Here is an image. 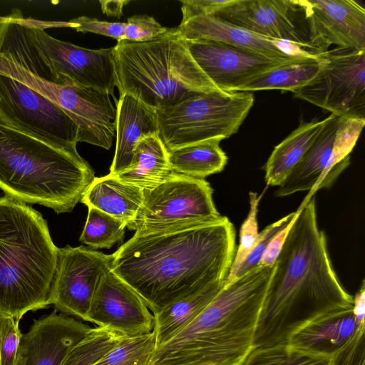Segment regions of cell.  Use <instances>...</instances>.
<instances>
[{
    "label": "cell",
    "mask_w": 365,
    "mask_h": 365,
    "mask_svg": "<svg viewBox=\"0 0 365 365\" xmlns=\"http://www.w3.org/2000/svg\"><path fill=\"white\" fill-rule=\"evenodd\" d=\"M235 255V229L227 217L134 234L111 255V270L153 314L226 279Z\"/></svg>",
    "instance_id": "1"
},
{
    "label": "cell",
    "mask_w": 365,
    "mask_h": 365,
    "mask_svg": "<svg viewBox=\"0 0 365 365\" xmlns=\"http://www.w3.org/2000/svg\"><path fill=\"white\" fill-rule=\"evenodd\" d=\"M272 273L256 326L254 348L287 344L311 320L353 307L317 223L315 199L302 202Z\"/></svg>",
    "instance_id": "2"
},
{
    "label": "cell",
    "mask_w": 365,
    "mask_h": 365,
    "mask_svg": "<svg viewBox=\"0 0 365 365\" xmlns=\"http://www.w3.org/2000/svg\"><path fill=\"white\" fill-rule=\"evenodd\" d=\"M273 266H259L225 285L183 329L158 346L149 365H242L254 349Z\"/></svg>",
    "instance_id": "3"
},
{
    "label": "cell",
    "mask_w": 365,
    "mask_h": 365,
    "mask_svg": "<svg viewBox=\"0 0 365 365\" xmlns=\"http://www.w3.org/2000/svg\"><path fill=\"white\" fill-rule=\"evenodd\" d=\"M58 247L28 204L0 197V311L20 320L49 305Z\"/></svg>",
    "instance_id": "4"
},
{
    "label": "cell",
    "mask_w": 365,
    "mask_h": 365,
    "mask_svg": "<svg viewBox=\"0 0 365 365\" xmlns=\"http://www.w3.org/2000/svg\"><path fill=\"white\" fill-rule=\"evenodd\" d=\"M78 154L0 123V189L26 204L71 212L94 179Z\"/></svg>",
    "instance_id": "5"
},
{
    "label": "cell",
    "mask_w": 365,
    "mask_h": 365,
    "mask_svg": "<svg viewBox=\"0 0 365 365\" xmlns=\"http://www.w3.org/2000/svg\"><path fill=\"white\" fill-rule=\"evenodd\" d=\"M116 86L155 110L219 90L192 58L178 28L144 42L113 47Z\"/></svg>",
    "instance_id": "6"
},
{
    "label": "cell",
    "mask_w": 365,
    "mask_h": 365,
    "mask_svg": "<svg viewBox=\"0 0 365 365\" xmlns=\"http://www.w3.org/2000/svg\"><path fill=\"white\" fill-rule=\"evenodd\" d=\"M251 92L201 93L155 110L158 136L167 151L236 133L254 104Z\"/></svg>",
    "instance_id": "7"
},
{
    "label": "cell",
    "mask_w": 365,
    "mask_h": 365,
    "mask_svg": "<svg viewBox=\"0 0 365 365\" xmlns=\"http://www.w3.org/2000/svg\"><path fill=\"white\" fill-rule=\"evenodd\" d=\"M21 22L41 75L58 84L93 88L113 96V47H80L50 36L38 21L21 16Z\"/></svg>",
    "instance_id": "8"
},
{
    "label": "cell",
    "mask_w": 365,
    "mask_h": 365,
    "mask_svg": "<svg viewBox=\"0 0 365 365\" xmlns=\"http://www.w3.org/2000/svg\"><path fill=\"white\" fill-rule=\"evenodd\" d=\"M212 192L204 179L173 173L158 185L143 190L140 207L126 227L145 234L217 221L222 216Z\"/></svg>",
    "instance_id": "9"
},
{
    "label": "cell",
    "mask_w": 365,
    "mask_h": 365,
    "mask_svg": "<svg viewBox=\"0 0 365 365\" xmlns=\"http://www.w3.org/2000/svg\"><path fill=\"white\" fill-rule=\"evenodd\" d=\"M320 57L317 74L294 96L335 115L365 119V49L336 47Z\"/></svg>",
    "instance_id": "10"
},
{
    "label": "cell",
    "mask_w": 365,
    "mask_h": 365,
    "mask_svg": "<svg viewBox=\"0 0 365 365\" xmlns=\"http://www.w3.org/2000/svg\"><path fill=\"white\" fill-rule=\"evenodd\" d=\"M0 123L57 148L77 151L79 130L56 104L0 74Z\"/></svg>",
    "instance_id": "11"
},
{
    "label": "cell",
    "mask_w": 365,
    "mask_h": 365,
    "mask_svg": "<svg viewBox=\"0 0 365 365\" xmlns=\"http://www.w3.org/2000/svg\"><path fill=\"white\" fill-rule=\"evenodd\" d=\"M14 78L58 106L78 126V143L110 149L115 132V108L107 93L58 84L19 66Z\"/></svg>",
    "instance_id": "12"
},
{
    "label": "cell",
    "mask_w": 365,
    "mask_h": 365,
    "mask_svg": "<svg viewBox=\"0 0 365 365\" xmlns=\"http://www.w3.org/2000/svg\"><path fill=\"white\" fill-rule=\"evenodd\" d=\"M364 125V118L329 115L309 148L280 183L275 195L284 197L308 190L304 200L309 201L329 173L350 159Z\"/></svg>",
    "instance_id": "13"
},
{
    "label": "cell",
    "mask_w": 365,
    "mask_h": 365,
    "mask_svg": "<svg viewBox=\"0 0 365 365\" xmlns=\"http://www.w3.org/2000/svg\"><path fill=\"white\" fill-rule=\"evenodd\" d=\"M110 263V255L83 245L58 248L49 304L64 314L87 321L99 278Z\"/></svg>",
    "instance_id": "14"
},
{
    "label": "cell",
    "mask_w": 365,
    "mask_h": 365,
    "mask_svg": "<svg viewBox=\"0 0 365 365\" xmlns=\"http://www.w3.org/2000/svg\"><path fill=\"white\" fill-rule=\"evenodd\" d=\"M257 34L288 42L317 55L309 43L299 0H233L212 15Z\"/></svg>",
    "instance_id": "15"
},
{
    "label": "cell",
    "mask_w": 365,
    "mask_h": 365,
    "mask_svg": "<svg viewBox=\"0 0 365 365\" xmlns=\"http://www.w3.org/2000/svg\"><path fill=\"white\" fill-rule=\"evenodd\" d=\"M87 321L125 337L148 334L153 329V315L146 304L110 267L99 278Z\"/></svg>",
    "instance_id": "16"
},
{
    "label": "cell",
    "mask_w": 365,
    "mask_h": 365,
    "mask_svg": "<svg viewBox=\"0 0 365 365\" xmlns=\"http://www.w3.org/2000/svg\"><path fill=\"white\" fill-rule=\"evenodd\" d=\"M186 42L199 68L219 90L227 92H235L250 79L278 66L303 58H270L212 40Z\"/></svg>",
    "instance_id": "17"
},
{
    "label": "cell",
    "mask_w": 365,
    "mask_h": 365,
    "mask_svg": "<svg viewBox=\"0 0 365 365\" xmlns=\"http://www.w3.org/2000/svg\"><path fill=\"white\" fill-rule=\"evenodd\" d=\"M309 43L317 53L337 47L365 49V9L354 0H299Z\"/></svg>",
    "instance_id": "18"
},
{
    "label": "cell",
    "mask_w": 365,
    "mask_h": 365,
    "mask_svg": "<svg viewBox=\"0 0 365 365\" xmlns=\"http://www.w3.org/2000/svg\"><path fill=\"white\" fill-rule=\"evenodd\" d=\"M91 329L55 309L34 320L22 334L15 365H62L72 349Z\"/></svg>",
    "instance_id": "19"
},
{
    "label": "cell",
    "mask_w": 365,
    "mask_h": 365,
    "mask_svg": "<svg viewBox=\"0 0 365 365\" xmlns=\"http://www.w3.org/2000/svg\"><path fill=\"white\" fill-rule=\"evenodd\" d=\"M177 28L187 41L222 42L270 58L291 59L317 56L292 43L257 34L214 16H195L182 21Z\"/></svg>",
    "instance_id": "20"
},
{
    "label": "cell",
    "mask_w": 365,
    "mask_h": 365,
    "mask_svg": "<svg viewBox=\"0 0 365 365\" xmlns=\"http://www.w3.org/2000/svg\"><path fill=\"white\" fill-rule=\"evenodd\" d=\"M360 322L353 307L336 309L304 324L291 336L287 344L329 359L349 341Z\"/></svg>",
    "instance_id": "21"
},
{
    "label": "cell",
    "mask_w": 365,
    "mask_h": 365,
    "mask_svg": "<svg viewBox=\"0 0 365 365\" xmlns=\"http://www.w3.org/2000/svg\"><path fill=\"white\" fill-rule=\"evenodd\" d=\"M116 145L110 173L118 175L130 165L134 148L143 138L158 135L156 110L123 93L116 101Z\"/></svg>",
    "instance_id": "22"
},
{
    "label": "cell",
    "mask_w": 365,
    "mask_h": 365,
    "mask_svg": "<svg viewBox=\"0 0 365 365\" xmlns=\"http://www.w3.org/2000/svg\"><path fill=\"white\" fill-rule=\"evenodd\" d=\"M142 201L143 189L108 174L94 178L81 202L111 215L127 227L135 217Z\"/></svg>",
    "instance_id": "23"
},
{
    "label": "cell",
    "mask_w": 365,
    "mask_h": 365,
    "mask_svg": "<svg viewBox=\"0 0 365 365\" xmlns=\"http://www.w3.org/2000/svg\"><path fill=\"white\" fill-rule=\"evenodd\" d=\"M173 173L158 135H150L138 142L130 166L115 176L123 182L145 190L158 185Z\"/></svg>",
    "instance_id": "24"
},
{
    "label": "cell",
    "mask_w": 365,
    "mask_h": 365,
    "mask_svg": "<svg viewBox=\"0 0 365 365\" xmlns=\"http://www.w3.org/2000/svg\"><path fill=\"white\" fill-rule=\"evenodd\" d=\"M327 120V117L322 120H301L299 125L275 146L264 165L267 185H280L309 148Z\"/></svg>",
    "instance_id": "25"
},
{
    "label": "cell",
    "mask_w": 365,
    "mask_h": 365,
    "mask_svg": "<svg viewBox=\"0 0 365 365\" xmlns=\"http://www.w3.org/2000/svg\"><path fill=\"white\" fill-rule=\"evenodd\" d=\"M226 279L212 283L201 291L182 298L153 314L157 347L187 326L222 290Z\"/></svg>",
    "instance_id": "26"
},
{
    "label": "cell",
    "mask_w": 365,
    "mask_h": 365,
    "mask_svg": "<svg viewBox=\"0 0 365 365\" xmlns=\"http://www.w3.org/2000/svg\"><path fill=\"white\" fill-rule=\"evenodd\" d=\"M221 140L210 139L168 151L172 170L197 179L221 172L227 162Z\"/></svg>",
    "instance_id": "27"
},
{
    "label": "cell",
    "mask_w": 365,
    "mask_h": 365,
    "mask_svg": "<svg viewBox=\"0 0 365 365\" xmlns=\"http://www.w3.org/2000/svg\"><path fill=\"white\" fill-rule=\"evenodd\" d=\"M320 54L278 66L250 79L236 91L278 89L293 93L316 76L321 66Z\"/></svg>",
    "instance_id": "28"
},
{
    "label": "cell",
    "mask_w": 365,
    "mask_h": 365,
    "mask_svg": "<svg viewBox=\"0 0 365 365\" xmlns=\"http://www.w3.org/2000/svg\"><path fill=\"white\" fill-rule=\"evenodd\" d=\"M125 227L122 221L90 207L79 240L91 248L110 249L123 240Z\"/></svg>",
    "instance_id": "29"
},
{
    "label": "cell",
    "mask_w": 365,
    "mask_h": 365,
    "mask_svg": "<svg viewBox=\"0 0 365 365\" xmlns=\"http://www.w3.org/2000/svg\"><path fill=\"white\" fill-rule=\"evenodd\" d=\"M156 348L153 331L124 337L94 365H149Z\"/></svg>",
    "instance_id": "30"
},
{
    "label": "cell",
    "mask_w": 365,
    "mask_h": 365,
    "mask_svg": "<svg viewBox=\"0 0 365 365\" xmlns=\"http://www.w3.org/2000/svg\"><path fill=\"white\" fill-rule=\"evenodd\" d=\"M124 337L105 327L91 328L69 352L62 365H94Z\"/></svg>",
    "instance_id": "31"
},
{
    "label": "cell",
    "mask_w": 365,
    "mask_h": 365,
    "mask_svg": "<svg viewBox=\"0 0 365 365\" xmlns=\"http://www.w3.org/2000/svg\"><path fill=\"white\" fill-rule=\"evenodd\" d=\"M242 365H329V359L281 344L254 348Z\"/></svg>",
    "instance_id": "32"
},
{
    "label": "cell",
    "mask_w": 365,
    "mask_h": 365,
    "mask_svg": "<svg viewBox=\"0 0 365 365\" xmlns=\"http://www.w3.org/2000/svg\"><path fill=\"white\" fill-rule=\"evenodd\" d=\"M250 210L247 217L242 224L240 231V244L226 280L230 279L254 247L258 236L257 212L261 196L257 192H250Z\"/></svg>",
    "instance_id": "33"
},
{
    "label": "cell",
    "mask_w": 365,
    "mask_h": 365,
    "mask_svg": "<svg viewBox=\"0 0 365 365\" xmlns=\"http://www.w3.org/2000/svg\"><path fill=\"white\" fill-rule=\"evenodd\" d=\"M298 212L299 210H297L296 212L288 214L285 217L267 225L259 232L254 247L234 275L230 279L226 280L225 285L231 284L237 279L259 267L262 257L271 239L282 229L294 221Z\"/></svg>",
    "instance_id": "34"
},
{
    "label": "cell",
    "mask_w": 365,
    "mask_h": 365,
    "mask_svg": "<svg viewBox=\"0 0 365 365\" xmlns=\"http://www.w3.org/2000/svg\"><path fill=\"white\" fill-rule=\"evenodd\" d=\"M365 322L358 327L349 341L329 359V365H365Z\"/></svg>",
    "instance_id": "35"
},
{
    "label": "cell",
    "mask_w": 365,
    "mask_h": 365,
    "mask_svg": "<svg viewBox=\"0 0 365 365\" xmlns=\"http://www.w3.org/2000/svg\"><path fill=\"white\" fill-rule=\"evenodd\" d=\"M168 29L160 25L153 16L135 15L128 18L125 22L122 41H148L165 34Z\"/></svg>",
    "instance_id": "36"
},
{
    "label": "cell",
    "mask_w": 365,
    "mask_h": 365,
    "mask_svg": "<svg viewBox=\"0 0 365 365\" xmlns=\"http://www.w3.org/2000/svg\"><path fill=\"white\" fill-rule=\"evenodd\" d=\"M19 320L6 315L0 327V365H15L22 336Z\"/></svg>",
    "instance_id": "37"
},
{
    "label": "cell",
    "mask_w": 365,
    "mask_h": 365,
    "mask_svg": "<svg viewBox=\"0 0 365 365\" xmlns=\"http://www.w3.org/2000/svg\"><path fill=\"white\" fill-rule=\"evenodd\" d=\"M71 29L78 32H91L122 41L125 22H110L98 20L86 16H79L69 21Z\"/></svg>",
    "instance_id": "38"
},
{
    "label": "cell",
    "mask_w": 365,
    "mask_h": 365,
    "mask_svg": "<svg viewBox=\"0 0 365 365\" xmlns=\"http://www.w3.org/2000/svg\"><path fill=\"white\" fill-rule=\"evenodd\" d=\"M181 11L182 21L198 15L212 16L232 3L233 0H183Z\"/></svg>",
    "instance_id": "39"
},
{
    "label": "cell",
    "mask_w": 365,
    "mask_h": 365,
    "mask_svg": "<svg viewBox=\"0 0 365 365\" xmlns=\"http://www.w3.org/2000/svg\"><path fill=\"white\" fill-rule=\"evenodd\" d=\"M294 221L282 229L271 239L262 257L259 266H273L282 250L283 245Z\"/></svg>",
    "instance_id": "40"
},
{
    "label": "cell",
    "mask_w": 365,
    "mask_h": 365,
    "mask_svg": "<svg viewBox=\"0 0 365 365\" xmlns=\"http://www.w3.org/2000/svg\"><path fill=\"white\" fill-rule=\"evenodd\" d=\"M130 2L128 0L121 1H99L101 9L107 16L120 18L123 7Z\"/></svg>",
    "instance_id": "41"
},
{
    "label": "cell",
    "mask_w": 365,
    "mask_h": 365,
    "mask_svg": "<svg viewBox=\"0 0 365 365\" xmlns=\"http://www.w3.org/2000/svg\"><path fill=\"white\" fill-rule=\"evenodd\" d=\"M6 315H7L6 314L3 313L2 312L0 311V327H1V325Z\"/></svg>",
    "instance_id": "42"
},
{
    "label": "cell",
    "mask_w": 365,
    "mask_h": 365,
    "mask_svg": "<svg viewBox=\"0 0 365 365\" xmlns=\"http://www.w3.org/2000/svg\"><path fill=\"white\" fill-rule=\"evenodd\" d=\"M6 16H0V27L1 24L5 21Z\"/></svg>",
    "instance_id": "43"
}]
</instances>
